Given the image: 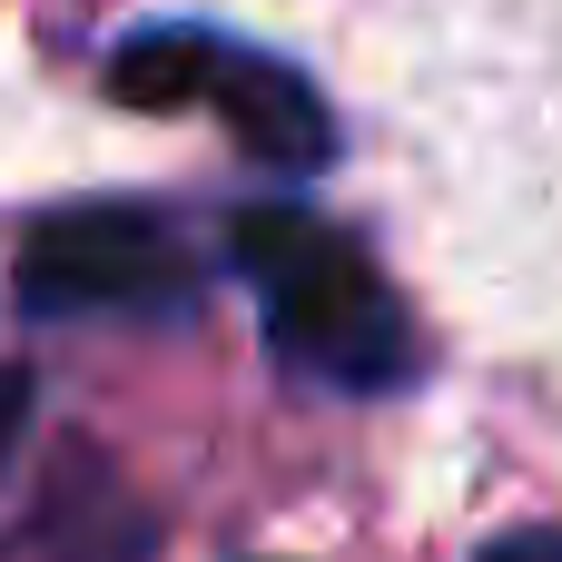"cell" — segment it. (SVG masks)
<instances>
[{
    "instance_id": "cell-1",
    "label": "cell",
    "mask_w": 562,
    "mask_h": 562,
    "mask_svg": "<svg viewBox=\"0 0 562 562\" xmlns=\"http://www.w3.org/2000/svg\"><path fill=\"white\" fill-rule=\"evenodd\" d=\"M237 267L267 296V336L286 366L346 385V395H385L415 366V326L395 306V286L375 277V257L356 237H336L326 217L296 207H247L237 217Z\"/></svg>"
},
{
    "instance_id": "cell-2",
    "label": "cell",
    "mask_w": 562,
    "mask_h": 562,
    "mask_svg": "<svg viewBox=\"0 0 562 562\" xmlns=\"http://www.w3.org/2000/svg\"><path fill=\"white\" fill-rule=\"evenodd\" d=\"M10 286H20L30 316H109V306L188 296V257H178L168 227L138 217V207H69V217L30 227Z\"/></svg>"
},
{
    "instance_id": "cell-3",
    "label": "cell",
    "mask_w": 562,
    "mask_h": 562,
    "mask_svg": "<svg viewBox=\"0 0 562 562\" xmlns=\"http://www.w3.org/2000/svg\"><path fill=\"white\" fill-rule=\"evenodd\" d=\"M198 109H217V119L237 128V148H247V158H277V168H316V158L336 148L326 99H316L296 69H277V59H257V49H227V40L207 49Z\"/></svg>"
},
{
    "instance_id": "cell-4",
    "label": "cell",
    "mask_w": 562,
    "mask_h": 562,
    "mask_svg": "<svg viewBox=\"0 0 562 562\" xmlns=\"http://www.w3.org/2000/svg\"><path fill=\"white\" fill-rule=\"evenodd\" d=\"M474 562H562V533H553V524H524V533H504V543H484Z\"/></svg>"
},
{
    "instance_id": "cell-5",
    "label": "cell",
    "mask_w": 562,
    "mask_h": 562,
    "mask_svg": "<svg viewBox=\"0 0 562 562\" xmlns=\"http://www.w3.org/2000/svg\"><path fill=\"white\" fill-rule=\"evenodd\" d=\"M20 415H30V375H10V366H0V464H10V435H20Z\"/></svg>"
}]
</instances>
